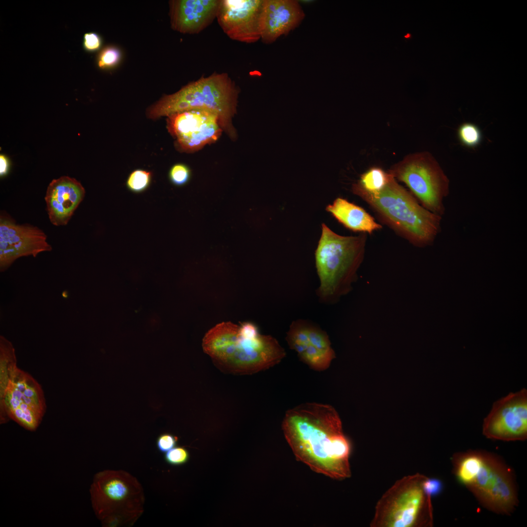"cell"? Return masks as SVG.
Returning a JSON list of instances; mask_svg holds the SVG:
<instances>
[{"instance_id": "obj_1", "label": "cell", "mask_w": 527, "mask_h": 527, "mask_svg": "<svg viewBox=\"0 0 527 527\" xmlns=\"http://www.w3.org/2000/svg\"><path fill=\"white\" fill-rule=\"evenodd\" d=\"M282 430L296 459L331 479L348 478L351 446L332 406L302 404L285 413Z\"/></svg>"}, {"instance_id": "obj_2", "label": "cell", "mask_w": 527, "mask_h": 527, "mask_svg": "<svg viewBox=\"0 0 527 527\" xmlns=\"http://www.w3.org/2000/svg\"><path fill=\"white\" fill-rule=\"evenodd\" d=\"M352 189L381 221L414 246L431 245L441 230L442 217L423 207L391 174L378 192H367L353 185Z\"/></svg>"}, {"instance_id": "obj_3", "label": "cell", "mask_w": 527, "mask_h": 527, "mask_svg": "<svg viewBox=\"0 0 527 527\" xmlns=\"http://www.w3.org/2000/svg\"><path fill=\"white\" fill-rule=\"evenodd\" d=\"M202 346L220 368L235 373L266 369L285 356V350L274 337L260 334L254 338L244 337L240 326L230 322L211 328L204 336Z\"/></svg>"}, {"instance_id": "obj_4", "label": "cell", "mask_w": 527, "mask_h": 527, "mask_svg": "<svg viewBox=\"0 0 527 527\" xmlns=\"http://www.w3.org/2000/svg\"><path fill=\"white\" fill-rule=\"evenodd\" d=\"M239 89L226 73L201 77L176 92L162 96L146 110V116L157 119L181 112L204 110L216 114L223 131L236 139L232 120L237 112Z\"/></svg>"}, {"instance_id": "obj_5", "label": "cell", "mask_w": 527, "mask_h": 527, "mask_svg": "<svg viewBox=\"0 0 527 527\" xmlns=\"http://www.w3.org/2000/svg\"><path fill=\"white\" fill-rule=\"evenodd\" d=\"M366 241V234L343 236L322 224L315 254L320 281L316 294L321 302L334 303L351 290L364 259Z\"/></svg>"}, {"instance_id": "obj_6", "label": "cell", "mask_w": 527, "mask_h": 527, "mask_svg": "<svg viewBox=\"0 0 527 527\" xmlns=\"http://www.w3.org/2000/svg\"><path fill=\"white\" fill-rule=\"evenodd\" d=\"M417 473L397 481L377 502L372 527H416L432 525L431 498Z\"/></svg>"}, {"instance_id": "obj_7", "label": "cell", "mask_w": 527, "mask_h": 527, "mask_svg": "<svg viewBox=\"0 0 527 527\" xmlns=\"http://www.w3.org/2000/svg\"><path fill=\"white\" fill-rule=\"evenodd\" d=\"M138 482L124 472L105 470L96 474L90 493L92 506L104 526L112 527L141 514L142 495Z\"/></svg>"}, {"instance_id": "obj_8", "label": "cell", "mask_w": 527, "mask_h": 527, "mask_svg": "<svg viewBox=\"0 0 527 527\" xmlns=\"http://www.w3.org/2000/svg\"><path fill=\"white\" fill-rule=\"evenodd\" d=\"M388 172L404 182L423 207L435 214L444 215V201L449 193V180L429 152L407 155Z\"/></svg>"}, {"instance_id": "obj_9", "label": "cell", "mask_w": 527, "mask_h": 527, "mask_svg": "<svg viewBox=\"0 0 527 527\" xmlns=\"http://www.w3.org/2000/svg\"><path fill=\"white\" fill-rule=\"evenodd\" d=\"M46 409L41 385L28 373L16 365L6 388L0 396V423L11 419L29 431L40 424Z\"/></svg>"}, {"instance_id": "obj_10", "label": "cell", "mask_w": 527, "mask_h": 527, "mask_svg": "<svg viewBox=\"0 0 527 527\" xmlns=\"http://www.w3.org/2000/svg\"><path fill=\"white\" fill-rule=\"evenodd\" d=\"M486 507L498 513L509 514L518 502L512 475L502 462L484 453L477 475L467 487Z\"/></svg>"}, {"instance_id": "obj_11", "label": "cell", "mask_w": 527, "mask_h": 527, "mask_svg": "<svg viewBox=\"0 0 527 527\" xmlns=\"http://www.w3.org/2000/svg\"><path fill=\"white\" fill-rule=\"evenodd\" d=\"M483 434L487 438L504 441H523L527 438V390L511 392L495 402L485 418Z\"/></svg>"}, {"instance_id": "obj_12", "label": "cell", "mask_w": 527, "mask_h": 527, "mask_svg": "<svg viewBox=\"0 0 527 527\" xmlns=\"http://www.w3.org/2000/svg\"><path fill=\"white\" fill-rule=\"evenodd\" d=\"M167 127L181 151L193 152L215 142L223 131L218 116L204 110H191L168 116Z\"/></svg>"}, {"instance_id": "obj_13", "label": "cell", "mask_w": 527, "mask_h": 527, "mask_svg": "<svg viewBox=\"0 0 527 527\" xmlns=\"http://www.w3.org/2000/svg\"><path fill=\"white\" fill-rule=\"evenodd\" d=\"M45 233L29 224H20L7 214L0 216V270H6L18 259L50 251Z\"/></svg>"}, {"instance_id": "obj_14", "label": "cell", "mask_w": 527, "mask_h": 527, "mask_svg": "<svg viewBox=\"0 0 527 527\" xmlns=\"http://www.w3.org/2000/svg\"><path fill=\"white\" fill-rule=\"evenodd\" d=\"M286 340L301 360L315 370H325L335 357L327 333L307 321H293Z\"/></svg>"}, {"instance_id": "obj_15", "label": "cell", "mask_w": 527, "mask_h": 527, "mask_svg": "<svg viewBox=\"0 0 527 527\" xmlns=\"http://www.w3.org/2000/svg\"><path fill=\"white\" fill-rule=\"evenodd\" d=\"M264 0H220L218 23L232 40L253 43L261 39L260 18Z\"/></svg>"}, {"instance_id": "obj_16", "label": "cell", "mask_w": 527, "mask_h": 527, "mask_svg": "<svg viewBox=\"0 0 527 527\" xmlns=\"http://www.w3.org/2000/svg\"><path fill=\"white\" fill-rule=\"evenodd\" d=\"M304 17L297 0H264L260 18L262 41L265 43L274 42L299 25Z\"/></svg>"}, {"instance_id": "obj_17", "label": "cell", "mask_w": 527, "mask_h": 527, "mask_svg": "<svg viewBox=\"0 0 527 527\" xmlns=\"http://www.w3.org/2000/svg\"><path fill=\"white\" fill-rule=\"evenodd\" d=\"M80 182L67 176L53 180L44 198L50 222L55 226L66 225L85 196Z\"/></svg>"}, {"instance_id": "obj_18", "label": "cell", "mask_w": 527, "mask_h": 527, "mask_svg": "<svg viewBox=\"0 0 527 527\" xmlns=\"http://www.w3.org/2000/svg\"><path fill=\"white\" fill-rule=\"evenodd\" d=\"M220 0H172L169 2L170 25L182 34H198L216 18Z\"/></svg>"}, {"instance_id": "obj_19", "label": "cell", "mask_w": 527, "mask_h": 527, "mask_svg": "<svg viewBox=\"0 0 527 527\" xmlns=\"http://www.w3.org/2000/svg\"><path fill=\"white\" fill-rule=\"evenodd\" d=\"M326 210L343 225L354 231L371 234L382 227L364 209L342 198L335 199Z\"/></svg>"}, {"instance_id": "obj_20", "label": "cell", "mask_w": 527, "mask_h": 527, "mask_svg": "<svg viewBox=\"0 0 527 527\" xmlns=\"http://www.w3.org/2000/svg\"><path fill=\"white\" fill-rule=\"evenodd\" d=\"M484 457V453L471 451L454 458L455 475L460 483L466 487L472 484L482 466Z\"/></svg>"}, {"instance_id": "obj_21", "label": "cell", "mask_w": 527, "mask_h": 527, "mask_svg": "<svg viewBox=\"0 0 527 527\" xmlns=\"http://www.w3.org/2000/svg\"><path fill=\"white\" fill-rule=\"evenodd\" d=\"M17 365L15 349L12 344L3 336L0 337V396L8 385L10 373Z\"/></svg>"}, {"instance_id": "obj_22", "label": "cell", "mask_w": 527, "mask_h": 527, "mask_svg": "<svg viewBox=\"0 0 527 527\" xmlns=\"http://www.w3.org/2000/svg\"><path fill=\"white\" fill-rule=\"evenodd\" d=\"M391 174L380 167H373L361 175L353 185L369 193L381 190L388 182Z\"/></svg>"}, {"instance_id": "obj_23", "label": "cell", "mask_w": 527, "mask_h": 527, "mask_svg": "<svg viewBox=\"0 0 527 527\" xmlns=\"http://www.w3.org/2000/svg\"><path fill=\"white\" fill-rule=\"evenodd\" d=\"M457 136L460 142L468 148L476 147L482 140V133L480 128L471 122L461 124L457 130Z\"/></svg>"}, {"instance_id": "obj_24", "label": "cell", "mask_w": 527, "mask_h": 527, "mask_svg": "<svg viewBox=\"0 0 527 527\" xmlns=\"http://www.w3.org/2000/svg\"><path fill=\"white\" fill-rule=\"evenodd\" d=\"M122 53L121 50L115 45H107L98 54L96 63L102 70H110L115 68L121 62Z\"/></svg>"}, {"instance_id": "obj_25", "label": "cell", "mask_w": 527, "mask_h": 527, "mask_svg": "<svg viewBox=\"0 0 527 527\" xmlns=\"http://www.w3.org/2000/svg\"><path fill=\"white\" fill-rule=\"evenodd\" d=\"M152 177L153 174L150 171L136 169L128 176L126 182V187L133 193H142L149 187Z\"/></svg>"}, {"instance_id": "obj_26", "label": "cell", "mask_w": 527, "mask_h": 527, "mask_svg": "<svg viewBox=\"0 0 527 527\" xmlns=\"http://www.w3.org/2000/svg\"><path fill=\"white\" fill-rule=\"evenodd\" d=\"M170 182L176 186H182L188 182L191 177L189 167L182 163L173 165L168 174Z\"/></svg>"}, {"instance_id": "obj_27", "label": "cell", "mask_w": 527, "mask_h": 527, "mask_svg": "<svg viewBox=\"0 0 527 527\" xmlns=\"http://www.w3.org/2000/svg\"><path fill=\"white\" fill-rule=\"evenodd\" d=\"M189 458L188 451L183 447H174L166 452L164 455L165 461L174 466L181 465L186 463Z\"/></svg>"}, {"instance_id": "obj_28", "label": "cell", "mask_w": 527, "mask_h": 527, "mask_svg": "<svg viewBox=\"0 0 527 527\" xmlns=\"http://www.w3.org/2000/svg\"><path fill=\"white\" fill-rule=\"evenodd\" d=\"M102 45V38L97 33L91 32L84 34L82 46L86 51L88 52H96L101 48Z\"/></svg>"}, {"instance_id": "obj_29", "label": "cell", "mask_w": 527, "mask_h": 527, "mask_svg": "<svg viewBox=\"0 0 527 527\" xmlns=\"http://www.w3.org/2000/svg\"><path fill=\"white\" fill-rule=\"evenodd\" d=\"M423 486L426 495L430 498L440 494L443 489V483L437 478L426 477Z\"/></svg>"}, {"instance_id": "obj_30", "label": "cell", "mask_w": 527, "mask_h": 527, "mask_svg": "<svg viewBox=\"0 0 527 527\" xmlns=\"http://www.w3.org/2000/svg\"><path fill=\"white\" fill-rule=\"evenodd\" d=\"M178 438L169 433L160 435L157 440V446L158 450L162 453H166L175 446Z\"/></svg>"}, {"instance_id": "obj_31", "label": "cell", "mask_w": 527, "mask_h": 527, "mask_svg": "<svg viewBox=\"0 0 527 527\" xmlns=\"http://www.w3.org/2000/svg\"><path fill=\"white\" fill-rule=\"evenodd\" d=\"M9 168V162L7 157L3 155L0 156V175L3 177L6 175Z\"/></svg>"}]
</instances>
